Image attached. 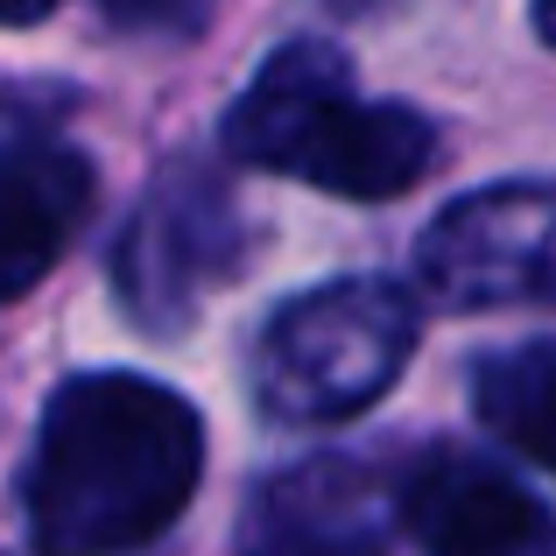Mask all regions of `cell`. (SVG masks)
Segmentation results:
<instances>
[{
	"label": "cell",
	"instance_id": "cell-1",
	"mask_svg": "<svg viewBox=\"0 0 556 556\" xmlns=\"http://www.w3.org/2000/svg\"><path fill=\"white\" fill-rule=\"evenodd\" d=\"M198 465L204 430L177 388L141 374H78L42 408L28 535L42 556H127L177 529Z\"/></svg>",
	"mask_w": 556,
	"mask_h": 556
},
{
	"label": "cell",
	"instance_id": "cell-2",
	"mask_svg": "<svg viewBox=\"0 0 556 556\" xmlns=\"http://www.w3.org/2000/svg\"><path fill=\"white\" fill-rule=\"evenodd\" d=\"M416 353V303L380 275L289 296L254 339V394L282 422H345L374 408Z\"/></svg>",
	"mask_w": 556,
	"mask_h": 556
},
{
	"label": "cell",
	"instance_id": "cell-3",
	"mask_svg": "<svg viewBox=\"0 0 556 556\" xmlns=\"http://www.w3.org/2000/svg\"><path fill=\"white\" fill-rule=\"evenodd\" d=\"M549 247L556 190L543 177H515L444 204L416 240V275L444 311H501L549 289Z\"/></svg>",
	"mask_w": 556,
	"mask_h": 556
},
{
	"label": "cell",
	"instance_id": "cell-4",
	"mask_svg": "<svg viewBox=\"0 0 556 556\" xmlns=\"http://www.w3.org/2000/svg\"><path fill=\"white\" fill-rule=\"evenodd\" d=\"M388 535V479L359 458H311L261 479L240 515L247 556H374Z\"/></svg>",
	"mask_w": 556,
	"mask_h": 556
},
{
	"label": "cell",
	"instance_id": "cell-5",
	"mask_svg": "<svg viewBox=\"0 0 556 556\" xmlns=\"http://www.w3.org/2000/svg\"><path fill=\"white\" fill-rule=\"evenodd\" d=\"M408 535L422 556H556L549 507L515 472L486 458H430L402 493Z\"/></svg>",
	"mask_w": 556,
	"mask_h": 556
},
{
	"label": "cell",
	"instance_id": "cell-6",
	"mask_svg": "<svg viewBox=\"0 0 556 556\" xmlns=\"http://www.w3.org/2000/svg\"><path fill=\"white\" fill-rule=\"evenodd\" d=\"M430 121L408 106H367L353 92H331L317 113H303V127L282 141L275 169L331 190V198H402L408 184L430 169Z\"/></svg>",
	"mask_w": 556,
	"mask_h": 556
},
{
	"label": "cell",
	"instance_id": "cell-7",
	"mask_svg": "<svg viewBox=\"0 0 556 556\" xmlns=\"http://www.w3.org/2000/svg\"><path fill=\"white\" fill-rule=\"evenodd\" d=\"M226 232H232L226 198L198 184L155 190L121 240V296L135 303V317H149V325L190 317L198 289L226 268Z\"/></svg>",
	"mask_w": 556,
	"mask_h": 556
},
{
	"label": "cell",
	"instance_id": "cell-8",
	"mask_svg": "<svg viewBox=\"0 0 556 556\" xmlns=\"http://www.w3.org/2000/svg\"><path fill=\"white\" fill-rule=\"evenodd\" d=\"M92 212V163L64 141H22L0 155V303L28 296L64 261Z\"/></svg>",
	"mask_w": 556,
	"mask_h": 556
},
{
	"label": "cell",
	"instance_id": "cell-9",
	"mask_svg": "<svg viewBox=\"0 0 556 556\" xmlns=\"http://www.w3.org/2000/svg\"><path fill=\"white\" fill-rule=\"evenodd\" d=\"M472 388H479V422H486L515 458H529V465H549L556 458V437H549L556 345L549 339H529V345H515V353L486 359Z\"/></svg>",
	"mask_w": 556,
	"mask_h": 556
},
{
	"label": "cell",
	"instance_id": "cell-10",
	"mask_svg": "<svg viewBox=\"0 0 556 556\" xmlns=\"http://www.w3.org/2000/svg\"><path fill=\"white\" fill-rule=\"evenodd\" d=\"M106 14L127 28H190L204 14V0H106Z\"/></svg>",
	"mask_w": 556,
	"mask_h": 556
},
{
	"label": "cell",
	"instance_id": "cell-11",
	"mask_svg": "<svg viewBox=\"0 0 556 556\" xmlns=\"http://www.w3.org/2000/svg\"><path fill=\"white\" fill-rule=\"evenodd\" d=\"M56 0H0V28H28V22H42Z\"/></svg>",
	"mask_w": 556,
	"mask_h": 556
}]
</instances>
